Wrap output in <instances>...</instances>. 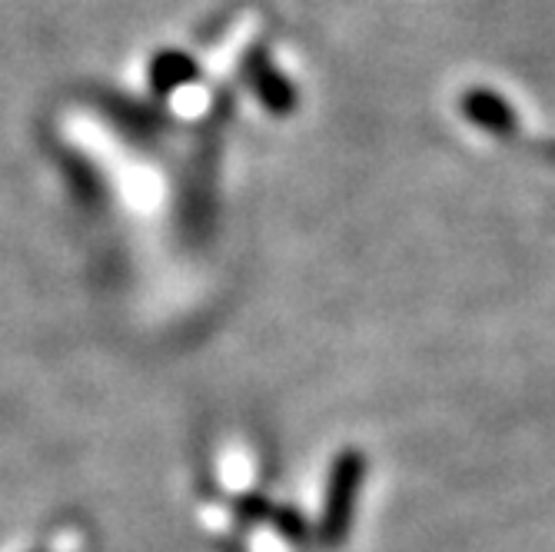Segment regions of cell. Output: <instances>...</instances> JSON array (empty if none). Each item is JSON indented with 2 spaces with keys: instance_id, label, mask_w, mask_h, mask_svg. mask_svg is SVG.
Masks as SVG:
<instances>
[{
  "instance_id": "obj_1",
  "label": "cell",
  "mask_w": 555,
  "mask_h": 552,
  "mask_svg": "<svg viewBox=\"0 0 555 552\" xmlns=\"http://www.w3.org/2000/svg\"><path fill=\"white\" fill-rule=\"evenodd\" d=\"M366 479V457L360 449H343L330 470L326 483V503L320 516V539L323 545H339L352 526V513H357V499Z\"/></svg>"
},
{
  "instance_id": "obj_2",
  "label": "cell",
  "mask_w": 555,
  "mask_h": 552,
  "mask_svg": "<svg viewBox=\"0 0 555 552\" xmlns=\"http://www.w3.org/2000/svg\"><path fill=\"white\" fill-rule=\"evenodd\" d=\"M243 77L273 117H289L296 111V87L280 74V67L263 50H254V54L243 61Z\"/></svg>"
},
{
  "instance_id": "obj_3",
  "label": "cell",
  "mask_w": 555,
  "mask_h": 552,
  "mask_svg": "<svg viewBox=\"0 0 555 552\" xmlns=\"http://www.w3.org/2000/svg\"><path fill=\"white\" fill-rule=\"evenodd\" d=\"M463 117L469 124H476L479 130L499 137V140H513L519 133V114L513 111V104L502 93L489 90V87H473L463 93L460 100Z\"/></svg>"
},
{
  "instance_id": "obj_4",
  "label": "cell",
  "mask_w": 555,
  "mask_h": 552,
  "mask_svg": "<svg viewBox=\"0 0 555 552\" xmlns=\"http://www.w3.org/2000/svg\"><path fill=\"white\" fill-rule=\"evenodd\" d=\"M193 77H196V64L190 57H183V54H164L154 64L157 90H173V87H180V84H186Z\"/></svg>"
},
{
  "instance_id": "obj_5",
  "label": "cell",
  "mask_w": 555,
  "mask_h": 552,
  "mask_svg": "<svg viewBox=\"0 0 555 552\" xmlns=\"http://www.w3.org/2000/svg\"><path fill=\"white\" fill-rule=\"evenodd\" d=\"M532 150H535V154H539L545 164H552V167H555V140H542V143H539V146H532Z\"/></svg>"
}]
</instances>
